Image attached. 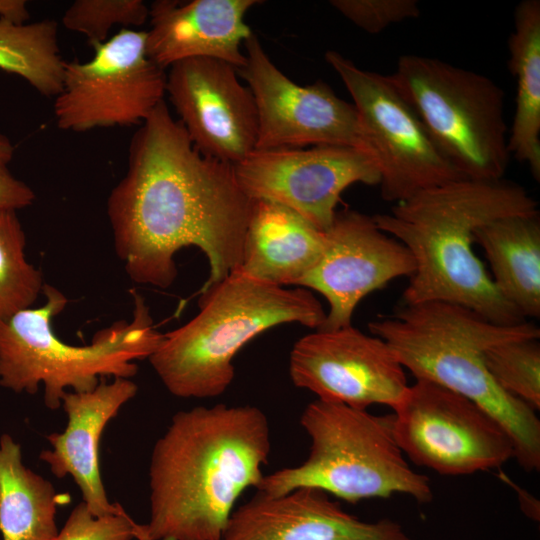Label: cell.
<instances>
[{
  "label": "cell",
  "instance_id": "cell-22",
  "mask_svg": "<svg viewBox=\"0 0 540 540\" xmlns=\"http://www.w3.org/2000/svg\"><path fill=\"white\" fill-rule=\"evenodd\" d=\"M508 67L516 80L508 150L540 180V1L523 0L514 12Z\"/></svg>",
  "mask_w": 540,
  "mask_h": 540
},
{
  "label": "cell",
  "instance_id": "cell-17",
  "mask_svg": "<svg viewBox=\"0 0 540 540\" xmlns=\"http://www.w3.org/2000/svg\"><path fill=\"white\" fill-rule=\"evenodd\" d=\"M221 540H414L390 519L367 522L346 512L328 493L299 487L257 493L234 509Z\"/></svg>",
  "mask_w": 540,
  "mask_h": 540
},
{
  "label": "cell",
  "instance_id": "cell-5",
  "mask_svg": "<svg viewBox=\"0 0 540 540\" xmlns=\"http://www.w3.org/2000/svg\"><path fill=\"white\" fill-rule=\"evenodd\" d=\"M199 312L162 335L149 361L166 389L179 398H212L231 385L233 360L262 332L286 323L319 329L322 304L303 287L288 289L238 269L200 290Z\"/></svg>",
  "mask_w": 540,
  "mask_h": 540
},
{
  "label": "cell",
  "instance_id": "cell-11",
  "mask_svg": "<svg viewBox=\"0 0 540 540\" xmlns=\"http://www.w3.org/2000/svg\"><path fill=\"white\" fill-rule=\"evenodd\" d=\"M84 62H65L53 112L57 126L85 132L142 124L166 94L165 70L146 52V32L122 28Z\"/></svg>",
  "mask_w": 540,
  "mask_h": 540
},
{
  "label": "cell",
  "instance_id": "cell-7",
  "mask_svg": "<svg viewBox=\"0 0 540 540\" xmlns=\"http://www.w3.org/2000/svg\"><path fill=\"white\" fill-rule=\"evenodd\" d=\"M393 414L374 415L341 403L316 399L300 416L310 438L308 457L299 465L264 475L258 492L285 494L313 487L350 503L394 494L430 503L429 477L414 471L393 432Z\"/></svg>",
  "mask_w": 540,
  "mask_h": 540
},
{
  "label": "cell",
  "instance_id": "cell-25",
  "mask_svg": "<svg viewBox=\"0 0 540 540\" xmlns=\"http://www.w3.org/2000/svg\"><path fill=\"white\" fill-rule=\"evenodd\" d=\"M17 211L0 209V319L30 308L43 289L41 272L25 257Z\"/></svg>",
  "mask_w": 540,
  "mask_h": 540
},
{
  "label": "cell",
  "instance_id": "cell-14",
  "mask_svg": "<svg viewBox=\"0 0 540 540\" xmlns=\"http://www.w3.org/2000/svg\"><path fill=\"white\" fill-rule=\"evenodd\" d=\"M289 374L296 387L317 399L364 410L374 404L394 409L409 386L386 342L352 325L316 330L296 341Z\"/></svg>",
  "mask_w": 540,
  "mask_h": 540
},
{
  "label": "cell",
  "instance_id": "cell-9",
  "mask_svg": "<svg viewBox=\"0 0 540 540\" xmlns=\"http://www.w3.org/2000/svg\"><path fill=\"white\" fill-rule=\"evenodd\" d=\"M325 60L353 99L366 152L377 167L385 201L398 203L421 191L465 179L440 152L389 75L362 69L334 50L325 53Z\"/></svg>",
  "mask_w": 540,
  "mask_h": 540
},
{
  "label": "cell",
  "instance_id": "cell-20",
  "mask_svg": "<svg viewBox=\"0 0 540 540\" xmlns=\"http://www.w3.org/2000/svg\"><path fill=\"white\" fill-rule=\"evenodd\" d=\"M325 232L292 209L257 199L243 244L238 269L269 284L296 285L319 261Z\"/></svg>",
  "mask_w": 540,
  "mask_h": 540
},
{
  "label": "cell",
  "instance_id": "cell-4",
  "mask_svg": "<svg viewBox=\"0 0 540 540\" xmlns=\"http://www.w3.org/2000/svg\"><path fill=\"white\" fill-rule=\"evenodd\" d=\"M368 327L416 380L444 386L491 414L512 438L514 458L522 469L539 471L540 420L535 410L503 391L484 363V352L493 345L539 339L536 324H496L461 305L429 301L404 304Z\"/></svg>",
  "mask_w": 540,
  "mask_h": 540
},
{
  "label": "cell",
  "instance_id": "cell-19",
  "mask_svg": "<svg viewBox=\"0 0 540 540\" xmlns=\"http://www.w3.org/2000/svg\"><path fill=\"white\" fill-rule=\"evenodd\" d=\"M137 391L132 380L120 377L110 383L101 379L91 391H67L61 403L67 416L66 427L46 437L52 448L39 456L57 478L71 475L82 501L96 517L115 515L123 509L107 497L100 473L99 445L107 423Z\"/></svg>",
  "mask_w": 540,
  "mask_h": 540
},
{
  "label": "cell",
  "instance_id": "cell-29",
  "mask_svg": "<svg viewBox=\"0 0 540 540\" xmlns=\"http://www.w3.org/2000/svg\"><path fill=\"white\" fill-rule=\"evenodd\" d=\"M136 525L124 509L115 515L96 517L82 501L53 540H132Z\"/></svg>",
  "mask_w": 540,
  "mask_h": 540
},
{
  "label": "cell",
  "instance_id": "cell-26",
  "mask_svg": "<svg viewBox=\"0 0 540 540\" xmlns=\"http://www.w3.org/2000/svg\"><path fill=\"white\" fill-rule=\"evenodd\" d=\"M539 339L499 343L484 352L486 369L494 382L506 393L540 408Z\"/></svg>",
  "mask_w": 540,
  "mask_h": 540
},
{
  "label": "cell",
  "instance_id": "cell-1",
  "mask_svg": "<svg viewBox=\"0 0 540 540\" xmlns=\"http://www.w3.org/2000/svg\"><path fill=\"white\" fill-rule=\"evenodd\" d=\"M254 201L234 165L198 151L162 101L132 137L127 172L108 197L116 254L132 281L166 289L177 251L198 247L207 288L239 267Z\"/></svg>",
  "mask_w": 540,
  "mask_h": 540
},
{
  "label": "cell",
  "instance_id": "cell-13",
  "mask_svg": "<svg viewBox=\"0 0 540 540\" xmlns=\"http://www.w3.org/2000/svg\"><path fill=\"white\" fill-rule=\"evenodd\" d=\"M234 168L252 199L284 205L324 232L333 223L345 189L380 181L370 155L347 146L255 149Z\"/></svg>",
  "mask_w": 540,
  "mask_h": 540
},
{
  "label": "cell",
  "instance_id": "cell-15",
  "mask_svg": "<svg viewBox=\"0 0 540 540\" xmlns=\"http://www.w3.org/2000/svg\"><path fill=\"white\" fill-rule=\"evenodd\" d=\"M414 271L408 249L380 230L373 216L343 210L325 231L319 261L297 287L325 297L329 311L317 330H334L352 325L355 308L365 296L393 279L411 277Z\"/></svg>",
  "mask_w": 540,
  "mask_h": 540
},
{
  "label": "cell",
  "instance_id": "cell-10",
  "mask_svg": "<svg viewBox=\"0 0 540 540\" xmlns=\"http://www.w3.org/2000/svg\"><path fill=\"white\" fill-rule=\"evenodd\" d=\"M393 410V432L403 454L438 474L469 475L514 458L513 440L499 421L432 381L416 380Z\"/></svg>",
  "mask_w": 540,
  "mask_h": 540
},
{
  "label": "cell",
  "instance_id": "cell-32",
  "mask_svg": "<svg viewBox=\"0 0 540 540\" xmlns=\"http://www.w3.org/2000/svg\"><path fill=\"white\" fill-rule=\"evenodd\" d=\"M135 539H137V540H150L148 535H147L145 525H140V524L136 525Z\"/></svg>",
  "mask_w": 540,
  "mask_h": 540
},
{
  "label": "cell",
  "instance_id": "cell-28",
  "mask_svg": "<svg viewBox=\"0 0 540 540\" xmlns=\"http://www.w3.org/2000/svg\"><path fill=\"white\" fill-rule=\"evenodd\" d=\"M330 5L346 19L370 34H377L392 24L417 18L416 0H331Z\"/></svg>",
  "mask_w": 540,
  "mask_h": 540
},
{
  "label": "cell",
  "instance_id": "cell-18",
  "mask_svg": "<svg viewBox=\"0 0 540 540\" xmlns=\"http://www.w3.org/2000/svg\"><path fill=\"white\" fill-rule=\"evenodd\" d=\"M258 0H158L149 6L148 57L162 69L193 58L224 61L237 70L246 63L241 49L253 33L245 22Z\"/></svg>",
  "mask_w": 540,
  "mask_h": 540
},
{
  "label": "cell",
  "instance_id": "cell-12",
  "mask_svg": "<svg viewBox=\"0 0 540 540\" xmlns=\"http://www.w3.org/2000/svg\"><path fill=\"white\" fill-rule=\"evenodd\" d=\"M246 63L238 74L246 81L256 104V149L347 146L366 152L353 104L316 81L299 85L270 59L252 33L244 42Z\"/></svg>",
  "mask_w": 540,
  "mask_h": 540
},
{
  "label": "cell",
  "instance_id": "cell-30",
  "mask_svg": "<svg viewBox=\"0 0 540 540\" xmlns=\"http://www.w3.org/2000/svg\"><path fill=\"white\" fill-rule=\"evenodd\" d=\"M14 145L0 133V209L18 211L34 202V191L22 180L16 178L9 165L14 157Z\"/></svg>",
  "mask_w": 540,
  "mask_h": 540
},
{
  "label": "cell",
  "instance_id": "cell-3",
  "mask_svg": "<svg viewBox=\"0 0 540 540\" xmlns=\"http://www.w3.org/2000/svg\"><path fill=\"white\" fill-rule=\"evenodd\" d=\"M532 214H539L538 202L518 184L460 179L421 191L373 219L414 259L404 304L449 302L493 323L512 325L526 320L499 293L472 244L480 226Z\"/></svg>",
  "mask_w": 540,
  "mask_h": 540
},
{
  "label": "cell",
  "instance_id": "cell-23",
  "mask_svg": "<svg viewBox=\"0 0 540 540\" xmlns=\"http://www.w3.org/2000/svg\"><path fill=\"white\" fill-rule=\"evenodd\" d=\"M59 495L53 484L27 468L21 446L0 437V533L2 540H53Z\"/></svg>",
  "mask_w": 540,
  "mask_h": 540
},
{
  "label": "cell",
  "instance_id": "cell-27",
  "mask_svg": "<svg viewBox=\"0 0 540 540\" xmlns=\"http://www.w3.org/2000/svg\"><path fill=\"white\" fill-rule=\"evenodd\" d=\"M149 18V6L142 0H76L62 16L63 26L83 34L93 47L109 38L115 26L133 29Z\"/></svg>",
  "mask_w": 540,
  "mask_h": 540
},
{
  "label": "cell",
  "instance_id": "cell-6",
  "mask_svg": "<svg viewBox=\"0 0 540 540\" xmlns=\"http://www.w3.org/2000/svg\"><path fill=\"white\" fill-rule=\"evenodd\" d=\"M45 303L0 319V386L35 394L44 386V403L56 410L73 392L93 390L104 377L131 378L136 360L149 358L162 339L144 298L132 291L133 318L98 331L92 343L74 346L57 337L53 319L68 303L52 285H43Z\"/></svg>",
  "mask_w": 540,
  "mask_h": 540
},
{
  "label": "cell",
  "instance_id": "cell-16",
  "mask_svg": "<svg viewBox=\"0 0 540 540\" xmlns=\"http://www.w3.org/2000/svg\"><path fill=\"white\" fill-rule=\"evenodd\" d=\"M166 93L203 155L236 165L256 149L255 100L234 66L212 58L177 62L169 67Z\"/></svg>",
  "mask_w": 540,
  "mask_h": 540
},
{
  "label": "cell",
  "instance_id": "cell-21",
  "mask_svg": "<svg viewBox=\"0 0 540 540\" xmlns=\"http://www.w3.org/2000/svg\"><path fill=\"white\" fill-rule=\"evenodd\" d=\"M499 293L524 317L540 316L539 214L511 215L475 230Z\"/></svg>",
  "mask_w": 540,
  "mask_h": 540
},
{
  "label": "cell",
  "instance_id": "cell-24",
  "mask_svg": "<svg viewBox=\"0 0 540 540\" xmlns=\"http://www.w3.org/2000/svg\"><path fill=\"white\" fill-rule=\"evenodd\" d=\"M64 67L56 21L17 23L0 18L1 70L23 78L43 96L56 97L62 88Z\"/></svg>",
  "mask_w": 540,
  "mask_h": 540
},
{
  "label": "cell",
  "instance_id": "cell-2",
  "mask_svg": "<svg viewBox=\"0 0 540 540\" xmlns=\"http://www.w3.org/2000/svg\"><path fill=\"white\" fill-rule=\"evenodd\" d=\"M271 451L256 406L216 404L175 413L149 466L150 540H221L234 506L258 488Z\"/></svg>",
  "mask_w": 540,
  "mask_h": 540
},
{
  "label": "cell",
  "instance_id": "cell-31",
  "mask_svg": "<svg viewBox=\"0 0 540 540\" xmlns=\"http://www.w3.org/2000/svg\"><path fill=\"white\" fill-rule=\"evenodd\" d=\"M0 18L17 23H26L30 18L26 1L0 0Z\"/></svg>",
  "mask_w": 540,
  "mask_h": 540
},
{
  "label": "cell",
  "instance_id": "cell-8",
  "mask_svg": "<svg viewBox=\"0 0 540 540\" xmlns=\"http://www.w3.org/2000/svg\"><path fill=\"white\" fill-rule=\"evenodd\" d=\"M444 157L465 179H503L510 153L505 92L491 78L443 60L402 55L389 75Z\"/></svg>",
  "mask_w": 540,
  "mask_h": 540
}]
</instances>
